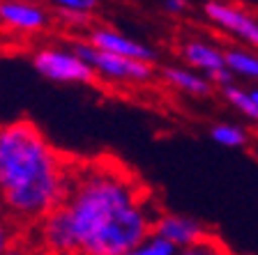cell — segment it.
<instances>
[{"mask_svg": "<svg viewBox=\"0 0 258 255\" xmlns=\"http://www.w3.org/2000/svg\"><path fill=\"white\" fill-rule=\"evenodd\" d=\"M74 163L26 117L0 124V207L30 230L62 207Z\"/></svg>", "mask_w": 258, "mask_h": 255, "instance_id": "obj_1", "label": "cell"}, {"mask_svg": "<svg viewBox=\"0 0 258 255\" xmlns=\"http://www.w3.org/2000/svg\"><path fill=\"white\" fill-rule=\"evenodd\" d=\"M150 196L141 180L118 159L104 156L74 163L62 209L74 230L79 253L113 218Z\"/></svg>", "mask_w": 258, "mask_h": 255, "instance_id": "obj_2", "label": "cell"}, {"mask_svg": "<svg viewBox=\"0 0 258 255\" xmlns=\"http://www.w3.org/2000/svg\"><path fill=\"white\" fill-rule=\"evenodd\" d=\"M81 58L86 60L95 71V78L108 85H145L159 76V69L150 62H141V60L122 58V55L102 53L86 39H74L70 44Z\"/></svg>", "mask_w": 258, "mask_h": 255, "instance_id": "obj_3", "label": "cell"}, {"mask_svg": "<svg viewBox=\"0 0 258 255\" xmlns=\"http://www.w3.org/2000/svg\"><path fill=\"white\" fill-rule=\"evenodd\" d=\"M32 67L42 78L62 85H90L95 83L92 67L72 46L46 44L32 51Z\"/></svg>", "mask_w": 258, "mask_h": 255, "instance_id": "obj_4", "label": "cell"}, {"mask_svg": "<svg viewBox=\"0 0 258 255\" xmlns=\"http://www.w3.org/2000/svg\"><path fill=\"white\" fill-rule=\"evenodd\" d=\"M203 16L217 30L228 32L247 48H258V19L231 0H205Z\"/></svg>", "mask_w": 258, "mask_h": 255, "instance_id": "obj_5", "label": "cell"}, {"mask_svg": "<svg viewBox=\"0 0 258 255\" xmlns=\"http://www.w3.org/2000/svg\"><path fill=\"white\" fill-rule=\"evenodd\" d=\"M53 21L48 10L35 0H0V28L23 37L42 35Z\"/></svg>", "mask_w": 258, "mask_h": 255, "instance_id": "obj_6", "label": "cell"}, {"mask_svg": "<svg viewBox=\"0 0 258 255\" xmlns=\"http://www.w3.org/2000/svg\"><path fill=\"white\" fill-rule=\"evenodd\" d=\"M86 39L90 46H95L102 53H113V55H122V58H132V60H141V62H157V51L148 44L132 39L129 35L115 30L111 26H92L86 30Z\"/></svg>", "mask_w": 258, "mask_h": 255, "instance_id": "obj_7", "label": "cell"}, {"mask_svg": "<svg viewBox=\"0 0 258 255\" xmlns=\"http://www.w3.org/2000/svg\"><path fill=\"white\" fill-rule=\"evenodd\" d=\"M35 232V246L42 250L44 255H72L79 253V244H76L74 230L70 225V218L64 214L62 207H58L55 212H51L48 216H44L35 228H30Z\"/></svg>", "mask_w": 258, "mask_h": 255, "instance_id": "obj_8", "label": "cell"}, {"mask_svg": "<svg viewBox=\"0 0 258 255\" xmlns=\"http://www.w3.org/2000/svg\"><path fill=\"white\" fill-rule=\"evenodd\" d=\"M152 232L164 237L168 244H173L177 250L187 248V246L199 244L201 239H205L210 234L208 225H203L199 218L187 216V214H177V212H161L155 218V228Z\"/></svg>", "mask_w": 258, "mask_h": 255, "instance_id": "obj_9", "label": "cell"}, {"mask_svg": "<svg viewBox=\"0 0 258 255\" xmlns=\"http://www.w3.org/2000/svg\"><path fill=\"white\" fill-rule=\"evenodd\" d=\"M180 60L184 67L199 71L203 76H215L221 69H226V58L224 48L217 44L208 42V39H187L180 46Z\"/></svg>", "mask_w": 258, "mask_h": 255, "instance_id": "obj_10", "label": "cell"}, {"mask_svg": "<svg viewBox=\"0 0 258 255\" xmlns=\"http://www.w3.org/2000/svg\"><path fill=\"white\" fill-rule=\"evenodd\" d=\"M159 78L173 88V90L182 92L187 97H194V99H208L212 97L217 90V85L208 78V76L199 74V71L189 69L184 64H164L159 69Z\"/></svg>", "mask_w": 258, "mask_h": 255, "instance_id": "obj_11", "label": "cell"}, {"mask_svg": "<svg viewBox=\"0 0 258 255\" xmlns=\"http://www.w3.org/2000/svg\"><path fill=\"white\" fill-rule=\"evenodd\" d=\"M226 69L235 78H247L258 85V53L247 46H226L224 48Z\"/></svg>", "mask_w": 258, "mask_h": 255, "instance_id": "obj_12", "label": "cell"}, {"mask_svg": "<svg viewBox=\"0 0 258 255\" xmlns=\"http://www.w3.org/2000/svg\"><path fill=\"white\" fill-rule=\"evenodd\" d=\"M210 138L215 140L217 145L228 149H242L247 147L251 136H249L247 127H240V124L233 122H217L210 127Z\"/></svg>", "mask_w": 258, "mask_h": 255, "instance_id": "obj_13", "label": "cell"}, {"mask_svg": "<svg viewBox=\"0 0 258 255\" xmlns=\"http://www.w3.org/2000/svg\"><path fill=\"white\" fill-rule=\"evenodd\" d=\"M219 92L242 117H247L251 122H258V106L253 104L247 88L237 85V80H235V83H228V85H224V88H219Z\"/></svg>", "mask_w": 258, "mask_h": 255, "instance_id": "obj_14", "label": "cell"}, {"mask_svg": "<svg viewBox=\"0 0 258 255\" xmlns=\"http://www.w3.org/2000/svg\"><path fill=\"white\" fill-rule=\"evenodd\" d=\"M175 255H233L228 250V246L217 237V234L210 232L205 239H201L199 244L187 246V248H180Z\"/></svg>", "mask_w": 258, "mask_h": 255, "instance_id": "obj_15", "label": "cell"}, {"mask_svg": "<svg viewBox=\"0 0 258 255\" xmlns=\"http://www.w3.org/2000/svg\"><path fill=\"white\" fill-rule=\"evenodd\" d=\"M175 253H177L175 246L168 244L164 237L152 232L150 237H145V239L141 241L139 246H134L127 255H175Z\"/></svg>", "mask_w": 258, "mask_h": 255, "instance_id": "obj_16", "label": "cell"}, {"mask_svg": "<svg viewBox=\"0 0 258 255\" xmlns=\"http://www.w3.org/2000/svg\"><path fill=\"white\" fill-rule=\"evenodd\" d=\"M53 7H58L60 14H81L90 16L99 7V0H48Z\"/></svg>", "mask_w": 258, "mask_h": 255, "instance_id": "obj_17", "label": "cell"}, {"mask_svg": "<svg viewBox=\"0 0 258 255\" xmlns=\"http://www.w3.org/2000/svg\"><path fill=\"white\" fill-rule=\"evenodd\" d=\"M21 232L23 230L3 212V207H0V255H5V250L10 248L16 239H21Z\"/></svg>", "mask_w": 258, "mask_h": 255, "instance_id": "obj_18", "label": "cell"}, {"mask_svg": "<svg viewBox=\"0 0 258 255\" xmlns=\"http://www.w3.org/2000/svg\"><path fill=\"white\" fill-rule=\"evenodd\" d=\"M5 255H44L42 250L35 246V241L28 239V237H21V239H16L10 248L5 250Z\"/></svg>", "mask_w": 258, "mask_h": 255, "instance_id": "obj_19", "label": "cell"}, {"mask_svg": "<svg viewBox=\"0 0 258 255\" xmlns=\"http://www.w3.org/2000/svg\"><path fill=\"white\" fill-rule=\"evenodd\" d=\"M161 5V10L168 12V14H184L189 10V0H157Z\"/></svg>", "mask_w": 258, "mask_h": 255, "instance_id": "obj_20", "label": "cell"}, {"mask_svg": "<svg viewBox=\"0 0 258 255\" xmlns=\"http://www.w3.org/2000/svg\"><path fill=\"white\" fill-rule=\"evenodd\" d=\"M249 95H251L253 104H256V106H258V85H253V88H249Z\"/></svg>", "mask_w": 258, "mask_h": 255, "instance_id": "obj_21", "label": "cell"}, {"mask_svg": "<svg viewBox=\"0 0 258 255\" xmlns=\"http://www.w3.org/2000/svg\"><path fill=\"white\" fill-rule=\"evenodd\" d=\"M72 255H83V253H72Z\"/></svg>", "mask_w": 258, "mask_h": 255, "instance_id": "obj_22", "label": "cell"}]
</instances>
